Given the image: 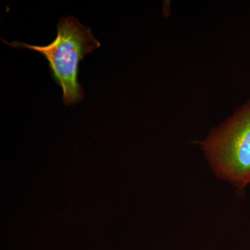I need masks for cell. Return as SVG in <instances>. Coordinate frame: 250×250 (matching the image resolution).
Segmentation results:
<instances>
[{"label": "cell", "mask_w": 250, "mask_h": 250, "mask_svg": "<svg viewBox=\"0 0 250 250\" xmlns=\"http://www.w3.org/2000/svg\"><path fill=\"white\" fill-rule=\"evenodd\" d=\"M1 40L15 48L31 49L45 57L52 78L62 88L64 104L72 106L82 101L83 90L78 82L79 65L86 54L101 45L89 27L67 16L59 21L56 39L48 45H28L19 41L9 43Z\"/></svg>", "instance_id": "obj_1"}, {"label": "cell", "mask_w": 250, "mask_h": 250, "mask_svg": "<svg viewBox=\"0 0 250 250\" xmlns=\"http://www.w3.org/2000/svg\"><path fill=\"white\" fill-rule=\"evenodd\" d=\"M201 145L216 177L243 193L250 184V100Z\"/></svg>", "instance_id": "obj_2"}]
</instances>
